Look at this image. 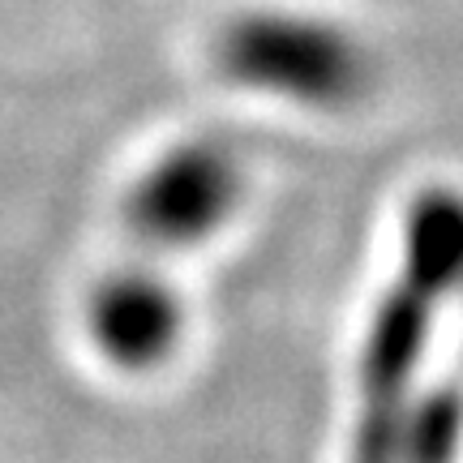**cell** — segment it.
<instances>
[{"mask_svg":"<svg viewBox=\"0 0 463 463\" xmlns=\"http://www.w3.org/2000/svg\"><path fill=\"white\" fill-rule=\"evenodd\" d=\"M403 270L442 292L463 288V194L430 189L412 202L403 228Z\"/></svg>","mask_w":463,"mask_h":463,"instance_id":"obj_5","label":"cell"},{"mask_svg":"<svg viewBox=\"0 0 463 463\" xmlns=\"http://www.w3.org/2000/svg\"><path fill=\"white\" fill-rule=\"evenodd\" d=\"M463 450V391L433 386L403 408L395 463H455Z\"/></svg>","mask_w":463,"mask_h":463,"instance_id":"obj_6","label":"cell"},{"mask_svg":"<svg viewBox=\"0 0 463 463\" xmlns=\"http://www.w3.org/2000/svg\"><path fill=\"white\" fill-rule=\"evenodd\" d=\"M90 335L103 356L120 369H150L172 352L181 335V300L164 279L146 270H125L95 288L90 297Z\"/></svg>","mask_w":463,"mask_h":463,"instance_id":"obj_4","label":"cell"},{"mask_svg":"<svg viewBox=\"0 0 463 463\" xmlns=\"http://www.w3.org/2000/svg\"><path fill=\"white\" fill-rule=\"evenodd\" d=\"M241 167L219 142H184L142 172L129 194V223L150 245H194L232 215Z\"/></svg>","mask_w":463,"mask_h":463,"instance_id":"obj_2","label":"cell"},{"mask_svg":"<svg viewBox=\"0 0 463 463\" xmlns=\"http://www.w3.org/2000/svg\"><path fill=\"white\" fill-rule=\"evenodd\" d=\"M442 300H447V292L412 270H403V279L382 297L361 352V425L399 430L403 408H408V386H412V373L420 364L425 339H430L433 309Z\"/></svg>","mask_w":463,"mask_h":463,"instance_id":"obj_3","label":"cell"},{"mask_svg":"<svg viewBox=\"0 0 463 463\" xmlns=\"http://www.w3.org/2000/svg\"><path fill=\"white\" fill-rule=\"evenodd\" d=\"M215 65L245 90L305 108H344L369 86V56L344 26L288 9L236 14L215 39Z\"/></svg>","mask_w":463,"mask_h":463,"instance_id":"obj_1","label":"cell"}]
</instances>
